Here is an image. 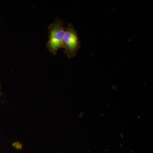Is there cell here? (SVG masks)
<instances>
[{"instance_id":"6da1fadb","label":"cell","mask_w":153,"mask_h":153,"mask_svg":"<svg viewBox=\"0 0 153 153\" xmlns=\"http://www.w3.org/2000/svg\"><path fill=\"white\" fill-rule=\"evenodd\" d=\"M64 24L63 20L57 17L48 27L49 39L46 47L52 55H56L58 50L62 48L65 31Z\"/></svg>"},{"instance_id":"7a4b0ae2","label":"cell","mask_w":153,"mask_h":153,"mask_svg":"<svg viewBox=\"0 0 153 153\" xmlns=\"http://www.w3.org/2000/svg\"><path fill=\"white\" fill-rule=\"evenodd\" d=\"M62 48L68 58L75 57L80 48V42L77 31L71 23H68L65 28Z\"/></svg>"},{"instance_id":"3957f363","label":"cell","mask_w":153,"mask_h":153,"mask_svg":"<svg viewBox=\"0 0 153 153\" xmlns=\"http://www.w3.org/2000/svg\"><path fill=\"white\" fill-rule=\"evenodd\" d=\"M120 136L122 138H123L124 135H123V134L122 133H121L120 134Z\"/></svg>"},{"instance_id":"277c9868","label":"cell","mask_w":153,"mask_h":153,"mask_svg":"<svg viewBox=\"0 0 153 153\" xmlns=\"http://www.w3.org/2000/svg\"><path fill=\"white\" fill-rule=\"evenodd\" d=\"M1 83H0V96L1 95Z\"/></svg>"}]
</instances>
